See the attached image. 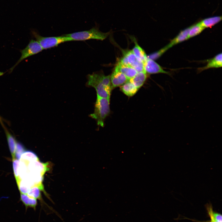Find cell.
<instances>
[{
  "label": "cell",
  "mask_w": 222,
  "mask_h": 222,
  "mask_svg": "<svg viewBox=\"0 0 222 222\" xmlns=\"http://www.w3.org/2000/svg\"><path fill=\"white\" fill-rule=\"evenodd\" d=\"M87 85L93 87L97 97L109 99L113 89L110 76H105L101 72H95L87 76Z\"/></svg>",
  "instance_id": "1"
},
{
  "label": "cell",
  "mask_w": 222,
  "mask_h": 222,
  "mask_svg": "<svg viewBox=\"0 0 222 222\" xmlns=\"http://www.w3.org/2000/svg\"><path fill=\"white\" fill-rule=\"evenodd\" d=\"M109 105V99L97 97L94 112L89 116L97 121L98 125L104 126L105 120L110 113Z\"/></svg>",
  "instance_id": "2"
},
{
  "label": "cell",
  "mask_w": 222,
  "mask_h": 222,
  "mask_svg": "<svg viewBox=\"0 0 222 222\" xmlns=\"http://www.w3.org/2000/svg\"><path fill=\"white\" fill-rule=\"evenodd\" d=\"M110 32L104 33L99 31L97 26L88 30L64 35L71 41H84L91 39L103 40L109 35Z\"/></svg>",
  "instance_id": "3"
},
{
  "label": "cell",
  "mask_w": 222,
  "mask_h": 222,
  "mask_svg": "<svg viewBox=\"0 0 222 222\" xmlns=\"http://www.w3.org/2000/svg\"><path fill=\"white\" fill-rule=\"evenodd\" d=\"M32 33L43 50L56 47L62 43L71 41L69 38L64 35L59 36L45 37L41 36L34 31H32Z\"/></svg>",
  "instance_id": "4"
},
{
  "label": "cell",
  "mask_w": 222,
  "mask_h": 222,
  "mask_svg": "<svg viewBox=\"0 0 222 222\" xmlns=\"http://www.w3.org/2000/svg\"><path fill=\"white\" fill-rule=\"evenodd\" d=\"M43 50L40 44L36 40L31 39L26 47L20 51L21 55L20 58L9 69V72H11L14 68L24 60L40 52Z\"/></svg>",
  "instance_id": "5"
},
{
  "label": "cell",
  "mask_w": 222,
  "mask_h": 222,
  "mask_svg": "<svg viewBox=\"0 0 222 222\" xmlns=\"http://www.w3.org/2000/svg\"><path fill=\"white\" fill-rule=\"evenodd\" d=\"M119 62L130 66L138 72L144 71V63L134 54L132 50L124 51L123 56Z\"/></svg>",
  "instance_id": "6"
},
{
  "label": "cell",
  "mask_w": 222,
  "mask_h": 222,
  "mask_svg": "<svg viewBox=\"0 0 222 222\" xmlns=\"http://www.w3.org/2000/svg\"><path fill=\"white\" fill-rule=\"evenodd\" d=\"M144 70L146 74L163 73L170 75L169 72L164 70L162 67L154 60L148 58L144 63Z\"/></svg>",
  "instance_id": "7"
},
{
  "label": "cell",
  "mask_w": 222,
  "mask_h": 222,
  "mask_svg": "<svg viewBox=\"0 0 222 222\" xmlns=\"http://www.w3.org/2000/svg\"><path fill=\"white\" fill-rule=\"evenodd\" d=\"M110 79L113 88L121 86L129 80L116 66L110 76Z\"/></svg>",
  "instance_id": "8"
},
{
  "label": "cell",
  "mask_w": 222,
  "mask_h": 222,
  "mask_svg": "<svg viewBox=\"0 0 222 222\" xmlns=\"http://www.w3.org/2000/svg\"><path fill=\"white\" fill-rule=\"evenodd\" d=\"M116 66L119 70L129 80L134 76L138 73L137 71L132 67L123 64L119 61Z\"/></svg>",
  "instance_id": "9"
},
{
  "label": "cell",
  "mask_w": 222,
  "mask_h": 222,
  "mask_svg": "<svg viewBox=\"0 0 222 222\" xmlns=\"http://www.w3.org/2000/svg\"><path fill=\"white\" fill-rule=\"evenodd\" d=\"M222 65V53H220L210 60L205 66L198 68V70L200 72L211 68L221 67Z\"/></svg>",
  "instance_id": "10"
},
{
  "label": "cell",
  "mask_w": 222,
  "mask_h": 222,
  "mask_svg": "<svg viewBox=\"0 0 222 222\" xmlns=\"http://www.w3.org/2000/svg\"><path fill=\"white\" fill-rule=\"evenodd\" d=\"M189 30L190 27L181 31L166 45L168 48H170L174 45L189 39L188 35Z\"/></svg>",
  "instance_id": "11"
},
{
  "label": "cell",
  "mask_w": 222,
  "mask_h": 222,
  "mask_svg": "<svg viewBox=\"0 0 222 222\" xmlns=\"http://www.w3.org/2000/svg\"><path fill=\"white\" fill-rule=\"evenodd\" d=\"M2 126L5 132L8 146L12 158H15V154L17 142L15 138L9 132L4 125H3Z\"/></svg>",
  "instance_id": "12"
},
{
  "label": "cell",
  "mask_w": 222,
  "mask_h": 222,
  "mask_svg": "<svg viewBox=\"0 0 222 222\" xmlns=\"http://www.w3.org/2000/svg\"><path fill=\"white\" fill-rule=\"evenodd\" d=\"M120 89L124 94L128 97L134 96L138 90L130 80L121 85Z\"/></svg>",
  "instance_id": "13"
},
{
  "label": "cell",
  "mask_w": 222,
  "mask_h": 222,
  "mask_svg": "<svg viewBox=\"0 0 222 222\" xmlns=\"http://www.w3.org/2000/svg\"><path fill=\"white\" fill-rule=\"evenodd\" d=\"M147 77L146 73L143 71L138 72L134 76L129 80L139 89L143 85Z\"/></svg>",
  "instance_id": "14"
},
{
  "label": "cell",
  "mask_w": 222,
  "mask_h": 222,
  "mask_svg": "<svg viewBox=\"0 0 222 222\" xmlns=\"http://www.w3.org/2000/svg\"><path fill=\"white\" fill-rule=\"evenodd\" d=\"M222 18L221 16H215L205 18L199 23L205 28L211 27L220 22Z\"/></svg>",
  "instance_id": "15"
},
{
  "label": "cell",
  "mask_w": 222,
  "mask_h": 222,
  "mask_svg": "<svg viewBox=\"0 0 222 222\" xmlns=\"http://www.w3.org/2000/svg\"><path fill=\"white\" fill-rule=\"evenodd\" d=\"M133 39L135 45L132 51L138 58L144 63L147 58V56L144 50L138 44L136 40Z\"/></svg>",
  "instance_id": "16"
},
{
  "label": "cell",
  "mask_w": 222,
  "mask_h": 222,
  "mask_svg": "<svg viewBox=\"0 0 222 222\" xmlns=\"http://www.w3.org/2000/svg\"><path fill=\"white\" fill-rule=\"evenodd\" d=\"M17 183L20 193L27 194L31 188L34 187L33 184L26 179L20 180Z\"/></svg>",
  "instance_id": "17"
},
{
  "label": "cell",
  "mask_w": 222,
  "mask_h": 222,
  "mask_svg": "<svg viewBox=\"0 0 222 222\" xmlns=\"http://www.w3.org/2000/svg\"><path fill=\"white\" fill-rule=\"evenodd\" d=\"M19 160L27 165L30 162L38 160V158L34 153L28 151L24 152L22 154Z\"/></svg>",
  "instance_id": "18"
},
{
  "label": "cell",
  "mask_w": 222,
  "mask_h": 222,
  "mask_svg": "<svg viewBox=\"0 0 222 222\" xmlns=\"http://www.w3.org/2000/svg\"><path fill=\"white\" fill-rule=\"evenodd\" d=\"M205 29L199 22L190 27L188 35L189 39L199 34Z\"/></svg>",
  "instance_id": "19"
},
{
  "label": "cell",
  "mask_w": 222,
  "mask_h": 222,
  "mask_svg": "<svg viewBox=\"0 0 222 222\" xmlns=\"http://www.w3.org/2000/svg\"><path fill=\"white\" fill-rule=\"evenodd\" d=\"M12 158L14 173L16 182L17 183L20 180L19 178L20 162L19 160L15 158Z\"/></svg>",
  "instance_id": "20"
},
{
  "label": "cell",
  "mask_w": 222,
  "mask_h": 222,
  "mask_svg": "<svg viewBox=\"0 0 222 222\" xmlns=\"http://www.w3.org/2000/svg\"><path fill=\"white\" fill-rule=\"evenodd\" d=\"M27 194L30 197L41 199L39 189L37 187H32Z\"/></svg>",
  "instance_id": "21"
},
{
  "label": "cell",
  "mask_w": 222,
  "mask_h": 222,
  "mask_svg": "<svg viewBox=\"0 0 222 222\" xmlns=\"http://www.w3.org/2000/svg\"><path fill=\"white\" fill-rule=\"evenodd\" d=\"M169 49L167 46L166 45L165 47L160 49L157 51L147 56V57L148 58L154 60L158 58Z\"/></svg>",
  "instance_id": "22"
},
{
  "label": "cell",
  "mask_w": 222,
  "mask_h": 222,
  "mask_svg": "<svg viewBox=\"0 0 222 222\" xmlns=\"http://www.w3.org/2000/svg\"><path fill=\"white\" fill-rule=\"evenodd\" d=\"M25 150L23 146L21 144L17 142L15 154V158L19 160L22 154L25 152Z\"/></svg>",
  "instance_id": "23"
},
{
  "label": "cell",
  "mask_w": 222,
  "mask_h": 222,
  "mask_svg": "<svg viewBox=\"0 0 222 222\" xmlns=\"http://www.w3.org/2000/svg\"><path fill=\"white\" fill-rule=\"evenodd\" d=\"M29 197L27 194L20 193V200L25 206L26 209L28 208V204Z\"/></svg>",
  "instance_id": "24"
},
{
  "label": "cell",
  "mask_w": 222,
  "mask_h": 222,
  "mask_svg": "<svg viewBox=\"0 0 222 222\" xmlns=\"http://www.w3.org/2000/svg\"><path fill=\"white\" fill-rule=\"evenodd\" d=\"M37 204V201L36 199L29 197L28 204V207L32 208L34 210H35Z\"/></svg>",
  "instance_id": "25"
},
{
  "label": "cell",
  "mask_w": 222,
  "mask_h": 222,
  "mask_svg": "<svg viewBox=\"0 0 222 222\" xmlns=\"http://www.w3.org/2000/svg\"><path fill=\"white\" fill-rule=\"evenodd\" d=\"M2 122V119L1 118V117H0V122L1 123Z\"/></svg>",
  "instance_id": "26"
},
{
  "label": "cell",
  "mask_w": 222,
  "mask_h": 222,
  "mask_svg": "<svg viewBox=\"0 0 222 222\" xmlns=\"http://www.w3.org/2000/svg\"><path fill=\"white\" fill-rule=\"evenodd\" d=\"M206 222H211L210 221H208Z\"/></svg>",
  "instance_id": "27"
}]
</instances>
